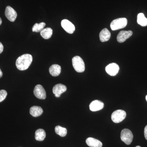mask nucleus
<instances>
[{"instance_id":"obj_1","label":"nucleus","mask_w":147,"mask_h":147,"mask_svg":"<svg viewBox=\"0 0 147 147\" xmlns=\"http://www.w3.org/2000/svg\"><path fill=\"white\" fill-rule=\"evenodd\" d=\"M32 61V57L30 54H24L21 55L16 60V67L21 71L26 70L31 64Z\"/></svg>"},{"instance_id":"obj_2","label":"nucleus","mask_w":147,"mask_h":147,"mask_svg":"<svg viewBox=\"0 0 147 147\" xmlns=\"http://www.w3.org/2000/svg\"><path fill=\"white\" fill-rule=\"evenodd\" d=\"M72 65L75 71L77 72H84L85 71V63L83 59L79 56H75L72 59Z\"/></svg>"},{"instance_id":"obj_3","label":"nucleus","mask_w":147,"mask_h":147,"mask_svg":"<svg viewBox=\"0 0 147 147\" xmlns=\"http://www.w3.org/2000/svg\"><path fill=\"white\" fill-rule=\"evenodd\" d=\"M127 24V19L125 18H117L113 20L110 24V28L113 30H119L126 27Z\"/></svg>"},{"instance_id":"obj_4","label":"nucleus","mask_w":147,"mask_h":147,"mask_svg":"<svg viewBox=\"0 0 147 147\" xmlns=\"http://www.w3.org/2000/svg\"><path fill=\"white\" fill-rule=\"evenodd\" d=\"M133 139V134L128 129H124L121 131V140L126 145H130L132 142Z\"/></svg>"},{"instance_id":"obj_5","label":"nucleus","mask_w":147,"mask_h":147,"mask_svg":"<svg viewBox=\"0 0 147 147\" xmlns=\"http://www.w3.org/2000/svg\"><path fill=\"white\" fill-rule=\"evenodd\" d=\"M126 113L123 110H118L114 111L111 115V119L115 123H119L125 118Z\"/></svg>"},{"instance_id":"obj_6","label":"nucleus","mask_w":147,"mask_h":147,"mask_svg":"<svg viewBox=\"0 0 147 147\" xmlns=\"http://www.w3.org/2000/svg\"><path fill=\"white\" fill-rule=\"evenodd\" d=\"M35 96L40 99H45L46 98V92L41 85H37L34 90Z\"/></svg>"},{"instance_id":"obj_7","label":"nucleus","mask_w":147,"mask_h":147,"mask_svg":"<svg viewBox=\"0 0 147 147\" xmlns=\"http://www.w3.org/2000/svg\"><path fill=\"white\" fill-rule=\"evenodd\" d=\"M61 26L67 32L71 34L75 30V26L74 24L67 19H63L61 22Z\"/></svg>"},{"instance_id":"obj_8","label":"nucleus","mask_w":147,"mask_h":147,"mask_svg":"<svg viewBox=\"0 0 147 147\" xmlns=\"http://www.w3.org/2000/svg\"><path fill=\"white\" fill-rule=\"evenodd\" d=\"M6 18L11 22H14L17 17V14L16 11L9 6L7 7L5 11Z\"/></svg>"},{"instance_id":"obj_9","label":"nucleus","mask_w":147,"mask_h":147,"mask_svg":"<svg viewBox=\"0 0 147 147\" xmlns=\"http://www.w3.org/2000/svg\"><path fill=\"white\" fill-rule=\"evenodd\" d=\"M119 70V66L115 63H110L105 67L106 72L111 76H115L118 73Z\"/></svg>"},{"instance_id":"obj_10","label":"nucleus","mask_w":147,"mask_h":147,"mask_svg":"<svg viewBox=\"0 0 147 147\" xmlns=\"http://www.w3.org/2000/svg\"><path fill=\"white\" fill-rule=\"evenodd\" d=\"M132 34L133 32L131 30L121 31L117 36V40L120 43L125 42L127 38L131 37Z\"/></svg>"},{"instance_id":"obj_11","label":"nucleus","mask_w":147,"mask_h":147,"mask_svg":"<svg viewBox=\"0 0 147 147\" xmlns=\"http://www.w3.org/2000/svg\"><path fill=\"white\" fill-rule=\"evenodd\" d=\"M67 90V87L62 84H58L55 85L53 88V93L56 97H59L61 95L65 92Z\"/></svg>"},{"instance_id":"obj_12","label":"nucleus","mask_w":147,"mask_h":147,"mask_svg":"<svg viewBox=\"0 0 147 147\" xmlns=\"http://www.w3.org/2000/svg\"><path fill=\"white\" fill-rule=\"evenodd\" d=\"M104 106V103L102 101L97 100H94L90 104V109L92 112H96L102 110Z\"/></svg>"},{"instance_id":"obj_13","label":"nucleus","mask_w":147,"mask_h":147,"mask_svg":"<svg viewBox=\"0 0 147 147\" xmlns=\"http://www.w3.org/2000/svg\"><path fill=\"white\" fill-rule=\"evenodd\" d=\"M86 143L88 146L90 147H102V142L99 140L92 137H89L86 140Z\"/></svg>"},{"instance_id":"obj_14","label":"nucleus","mask_w":147,"mask_h":147,"mask_svg":"<svg viewBox=\"0 0 147 147\" xmlns=\"http://www.w3.org/2000/svg\"><path fill=\"white\" fill-rule=\"evenodd\" d=\"M111 36L110 32L107 28H104L100 32L99 34V38L100 41L105 42L108 41Z\"/></svg>"},{"instance_id":"obj_15","label":"nucleus","mask_w":147,"mask_h":147,"mask_svg":"<svg viewBox=\"0 0 147 147\" xmlns=\"http://www.w3.org/2000/svg\"><path fill=\"white\" fill-rule=\"evenodd\" d=\"M30 113L33 117H36L42 115L43 113V110L40 106H33L30 109Z\"/></svg>"},{"instance_id":"obj_16","label":"nucleus","mask_w":147,"mask_h":147,"mask_svg":"<svg viewBox=\"0 0 147 147\" xmlns=\"http://www.w3.org/2000/svg\"><path fill=\"white\" fill-rule=\"evenodd\" d=\"M61 70V67L57 64L53 65L49 68V72L50 74L53 76H59L60 74Z\"/></svg>"},{"instance_id":"obj_17","label":"nucleus","mask_w":147,"mask_h":147,"mask_svg":"<svg viewBox=\"0 0 147 147\" xmlns=\"http://www.w3.org/2000/svg\"><path fill=\"white\" fill-rule=\"evenodd\" d=\"M46 137V133L45 130L42 129H39L36 130L35 134V138L38 141H43Z\"/></svg>"},{"instance_id":"obj_18","label":"nucleus","mask_w":147,"mask_h":147,"mask_svg":"<svg viewBox=\"0 0 147 147\" xmlns=\"http://www.w3.org/2000/svg\"><path fill=\"white\" fill-rule=\"evenodd\" d=\"M40 35L45 39H48L52 36L53 34V30L50 28H47L43 30L40 32Z\"/></svg>"},{"instance_id":"obj_19","label":"nucleus","mask_w":147,"mask_h":147,"mask_svg":"<svg viewBox=\"0 0 147 147\" xmlns=\"http://www.w3.org/2000/svg\"><path fill=\"white\" fill-rule=\"evenodd\" d=\"M137 21L138 24L142 26H147V18L143 13H140L138 14Z\"/></svg>"},{"instance_id":"obj_20","label":"nucleus","mask_w":147,"mask_h":147,"mask_svg":"<svg viewBox=\"0 0 147 147\" xmlns=\"http://www.w3.org/2000/svg\"><path fill=\"white\" fill-rule=\"evenodd\" d=\"M55 131L56 134L61 137H65L67 134V130L64 127L57 125L55 127Z\"/></svg>"},{"instance_id":"obj_21","label":"nucleus","mask_w":147,"mask_h":147,"mask_svg":"<svg viewBox=\"0 0 147 147\" xmlns=\"http://www.w3.org/2000/svg\"><path fill=\"white\" fill-rule=\"evenodd\" d=\"M46 24L44 22H41L40 24H37L36 23L34 25L33 27L32 28V30L33 32H39L44 29Z\"/></svg>"},{"instance_id":"obj_22","label":"nucleus","mask_w":147,"mask_h":147,"mask_svg":"<svg viewBox=\"0 0 147 147\" xmlns=\"http://www.w3.org/2000/svg\"><path fill=\"white\" fill-rule=\"evenodd\" d=\"M7 94V92L5 90H0V102L5 99Z\"/></svg>"},{"instance_id":"obj_23","label":"nucleus","mask_w":147,"mask_h":147,"mask_svg":"<svg viewBox=\"0 0 147 147\" xmlns=\"http://www.w3.org/2000/svg\"><path fill=\"white\" fill-rule=\"evenodd\" d=\"M3 51V46L2 43L0 42V54L2 53Z\"/></svg>"},{"instance_id":"obj_24","label":"nucleus","mask_w":147,"mask_h":147,"mask_svg":"<svg viewBox=\"0 0 147 147\" xmlns=\"http://www.w3.org/2000/svg\"><path fill=\"white\" fill-rule=\"evenodd\" d=\"M144 136L145 138L147 140V125L145 127L144 129Z\"/></svg>"},{"instance_id":"obj_25","label":"nucleus","mask_w":147,"mask_h":147,"mask_svg":"<svg viewBox=\"0 0 147 147\" xmlns=\"http://www.w3.org/2000/svg\"><path fill=\"white\" fill-rule=\"evenodd\" d=\"M3 74L2 71L1 70V69H0V78H1L3 76Z\"/></svg>"},{"instance_id":"obj_26","label":"nucleus","mask_w":147,"mask_h":147,"mask_svg":"<svg viewBox=\"0 0 147 147\" xmlns=\"http://www.w3.org/2000/svg\"><path fill=\"white\" fill-rule=\"evenodd\" d=\"M2 21L1 18L0 17V26H1V24H2Z\"/></svg>"},{"instance_id":"obj_27","label":"nucleus","mask_w":147,"mask_h":147,"mask_svg":"<svg viewBox=\"0 0 147 147\" xmlns=\"http://www.w3.org/2000/svg\"><path fill=\"white\" fill-rule=\"evenodd\" d=\"M146 101H147V95L146 96Z\"/></svg>"},{"instance_id":"obj_28","label":"nucleus","mask_w":147,"mask_h":147,"mask_svg":"<svg viewBox=\"0 0 147 147\" xmlns=\"http://www.w3.org/2000/svg\"><path fill=\"white\" fill-rule=\"evenodd\" d=\"M135 147H141L140 146H137Z\"/></svg>"}]
</instances>
